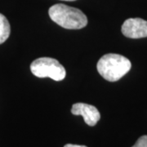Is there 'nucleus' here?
I'll use <instances>...</instances> for the list:
<instances>
[{"mask_svg":"<svg viewBox=\"0 0 147 147\" xmlns=\"http://www.w3.org/2000/svg\"><path fill=\"white\" fill-rule=\"evenodd\" d=\"M131 147H147V135L139 137L135 145Z\"/></svg>","mask_w":147,"mask_h":147,"instance_id":"obj_7","label":"nucleus"},{"mask_svg":"<svg viewBox=\"0 0 147 147\" xmlns=\"http://www.w3.org/2000/svg\"><path fill=\"white\" fill-rule=\"evenodd\" d=\"M71 113L74 115H81L84 118V122L88 126H95L100 120V115L99 110L94 105L86 103H75L72 105Z\"/></svg>","mask_w":147,"mask_h":147,"instance_id":"obj_5","label":"nucleus"},{"mask_svg":"<svg viewBox=\"0 0 147 147\" xmlns=\"http://www.w3.org/2000/svg\"><path fill=\"white\" fill-rule=\"evenodd\" d=\"M64 147H88L86 146H80V145H74V144H66Z\"/></svg>","mask_w":147,"mask_h":147,"instance_id":"obj_8","label":"nucleus"},{"mask_svg":"<svg viewBox=\"0 0 147 147\" xmlns=\"http://www.w3.org/2000/svg\"><path fill=\"white\" fill-rule=\"evenodd\" d=\"M121 31L129 38H142L147 37V21L142 18H129L123 22Z\"/></svg>","mask_w":147,"mask_h":147,"instance_id":"obj_4","label":"nucleus"},{"mask_svg":"<svg viewBox=\"0 0 147 147\" xmlns=\"http://www.w3.org/2000/svg\"><path fill=\"white\" fill-rule=\"evenodd\" d=\"M62 1H75V0H62Z\"/></svg>","mask_w":147,"mask_h":147,"instance_id":"obj_9","label":"nucleus"},{"mask_svg":"<svg viewBox=\"0 0 147 147\" xmlns=\"http://www.w3.org/2000/svg\"><path fill=\"white\" fill-rule=\"evenodd\" d=\"M32 74L38 78H50L61 81L66 76L65 69L57 60L51 57H40L30 65Z\"/></svg>","mask_w":147,"mask_h":147,"instance_id":"obj_3","label":"nucleus"},{"mask_svg":"<svg viewBox=\"0 0 147 147\" xmlns=\"http://www.w3.org/2000/svg\"><path fill=\"white\" fill-rule=\"evenodd\" d=\"M11 27L7 19L0 13V44L4 42L10 35Z\"/></svg>","mask_w":147,"mask_h":147,"instance_id":"obj_6","label":"nucleus"},{"mask_svg":"<svg viewBox=\"0 0 147 147\" xmlns=\"http://www.w3.org/2000/svg\"><path fill=\"white\" fill-rule=\"evenodd\" d=\"M131 67V61L125 57L109 53L101 57L96 65L101 77L110 82H116L123 77Z\"/></svg>","mask_w":147,"mask_h":147,"instance_id":"obj_2","label":"nucleus"},{"mask_svg":"<svg viewBox=\"0 0 147 147\" xmlns=\"http://www.w3.org/2000/svg\"><path fill=\"white\" fill-rule=\"evenodd\" d=\"M48 14L52 21L67 30H80L88 25V18L82 11L62 3L52 6Z\"/></svg>","mask_w":147,"mask_h":147,"instance_id":"obj_1","label":"nucleus"}]
</instances>
